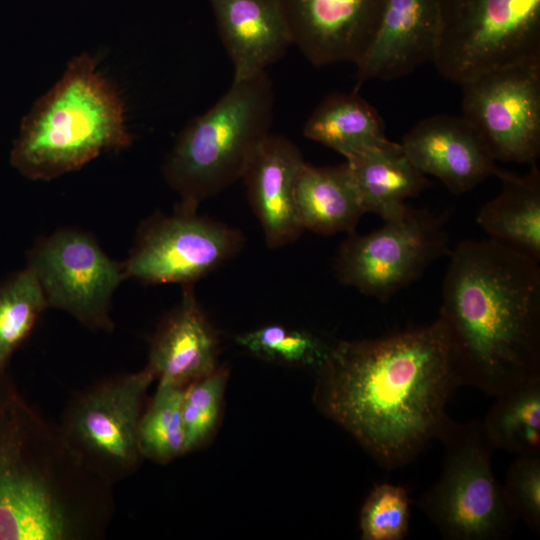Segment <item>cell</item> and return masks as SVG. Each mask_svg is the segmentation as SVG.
<instances>
[{
    "mask_svg": "<svg viewBox=\"0 0 540 540\" xmlns=\"http://www.w3.org/2000/svg\"><path fill=\"white\" fill-rule=\"evenodd\" d=\"M315 372L316 408L387 469L409 464L439 440L459 387L440 317L381 338L334 343Z\"/></svg>",
    "mask_w": 540,
    "mask_h": 540,
    "instance_id": "cell-1",
    "label": "cell"
},
{
    "mask_svg": "<svg viewBox=\"0 0 540 540\" xmlns=\"http://www.w3.org/2000/svg\"><path fill=\"white\" fill-rule=\"evenodd\" d=\"M439 317L457 382L497 396L540 376V266L491 238L451 250Z\"/></svg>",
    "mask_w": 540,
    "mask_h": 540,
    "instance_id": "cell-2",
    "label": "cell"
},
{
    "mask_svg": "<svg viewBox=\"0 0 540 540\" xmlns=\"http://www.w3.org/2000/svg\"><path fill=\"white\" fill-rule=\"evenodd\" d=\"M112 487L0 370V540L102 539Z\"/></svg>",
    "mask_w": 540,
    "mask_h": 540,
    "instance_id": "cell-3",
    "label": "cell"
},
{
    "mask_svg": "<svg viewBox=\"0 0 540 540\" xmlns=\"http://www.w3.org/2000/svg\"><path fill=\"white\" fill-rule=\"evenodd\" d=\"M130 144L122 99L82 53L25 116L10 160L27 178L51 180Z\"/></svg>",
    "mask_w": 540,
    "mask_h": 540,
    "instance_id": "cell-4",
    "label": "cell"
},
{
    "mask_svg": "<svg viewBox=\"0 0 540 540\" xmlns=\"http://www.w3.org/2000/svg\"><path fill=\"white\" fill-rule=\"evenodd\" d=\"M274 94L263 72L233 82L203 115L181 132L163 164V175L179 195L177 207L199 204L242 178L260 144L270 135Z\"/></svg>",
    "mask_w": 540,
    "mask_h": 540,
    "instance_id": "cell-5",
    "label": "cell"
},
{
    "mask_svg": "<svg viewBox=\"0 0 540 540\" xmlns=\"http://www.w3.org/2000/svg\"><path fill=\"white\" fill-rule=\"evenodd\" d=\"M439 440V479L417 504L447 540H506L518 521L492 467L494 447L482 420H450Z\"/></svg>",
    "mask_w": 540,
    "mask_h": 540,
    "instance_id": "cell-6",
    "label": "cell"
},
{
    "mask_svg": "<svg viewBox=\"0 0 540 540\" xmlns=\"http://www.w3.org/2000/svg\"><path fill=\"white\" fill-rule=\"evenodd\" d=\"M540 58V0H438L431 61L462 85L485 72Z\"/></svg>",
    "mask_w": 540,
    "mask_h": 540,
    "instance_id": "cell-7",
    "label": "cell"
},
{
    "mask_svg": "<svg viewBox=\"0 0 540 540\" xmlns=\"http://www.w3.org/2000/svg\"><path fill=\"white\" fill-rule=\"evenodd\" d=\"M154 380L147 367L102 378L74 393L62 414L59 426L73 451L111 485L142 459L138 427Z\"/></svg>",
    "mask_w": 540,
    "mask_h": 540,
    "instance_id": "cell-8",
    "label": "cell"
},
{
    "mask_svg": "<svg viewBox=\"0 0 540 540\" xmlns=\"http://www.w3.org/2000/svg\"><path fill=\"white\" fill-rule=\"evenodd\" d=\"M446 218L447 213L407 206L368 234L349 233L335 257L336 277L367 296L388 300L450 254Z\"/></svg>",
    "mask_w": 540,
    "mask_h": 540,
    "instance_id": "cell-9",
    "label": "cell"
},
{
    "mask_svg": "<svg viewBox=\"0 0 540 540\" xmlns=\"http://www.w3.org/2000/svg\"><path fill=\"white\" fill-rule=\"evenodd\" d=\"M243 244L238 229L176 206L172 214L156 213L141 223L124 271L144 283L193 285L229 262Z\"/></svg>",
    "mask_w": 540,
    "mask_h": 540,
    "instance_id": "cell-10",
    "label": "cell"
},
{
    "mask_svg": "<svg viewBox=\"0 0 540 540\" xmlns=\"http://www.w3.org/2000/svg\"><path fill=\"white\" fill-rule=\"evenodd\" d=\"M30 267L48 304L91 331L114 329L112 297L126 279L123 262L111 259L88 232L61 228L40 238L29 252Z\"/></svg>",
    "mask_w": 540,
    "mask_h": 540,
    "instance_id": "cell-11",
    "label": "cell"
},
{
    "mask_svg": "<svg viewBox=\"0 0 540 540\" xmlns=\"http://www.w3.org/2000/svg\"><path fill=\"white\" fill-rule=\"evenodd\" d=\"M462 87L461 117L495 161L536 163L540 155V58L490 70Z\"/></svg>",
    "mask_w": 540,
    "mask_h": 540,
    "instance_id": "cell-12",
    "label": "cell"
},
{
    "mask_svg": "<svg viewBox=\"0 0 540 540\" xmlns=\"http://www.w3.org/2000/svg\"><path fill=\"white\" fill-rule=\"evenodd\" d=\"M292 41L314 65L354 62L378 25L386 0H280Z\"/></svg>",
    "mask_w": 540,
    "mask_h": 540,
    "instance_id": "cell-13",
    "label": "cell"
},
{
    "mask_svg": "<svg viewBox=\"0 0 540 540\" xmlns=\"http://www.w3.org/2000/svg\"><path fill=\"white\" fill-rule=\"evenodd\" d=\"M401 145L419 171L435 176L456 195L472 190L499 168L483 140L462 117L422 119L404 135Z\"/></svg>",
    "mask_w": 540,
    "mask_h": 540,
    "instance_id": "cell-14",
    "label": "cell"
},
{
    "mask_svg": "<svg viewBox=\"0 0 540 540\" xmlns=\"http://www.w3.org/2000/svg\"><path fill=\"white\" fill-rule=\"evenodd\" d=\"M438 29V0H386L366 50L356 61L359 87L393 80L431 60Z\"/></svg>",
    "mask_w": 540,
    "mask_h": 540,
    "instance_id": "cell-15",
    "label": "cell"
},
{
    "mask_svg": "<svg viewBox=\"0 0 540 540\" xmlns=\"http://www.w3.org/2000/svg\"><path fill=\"white\" fill-rule=\"evenodd\" d=\"M305 163L294 143L270 134L242 176L249 203L270 248L287 245L304 231L296 211L295 184Z\"/></svg>",
    "mask_w": 540,
    "mask_h": 540,
    "instance_id": "cell-16",
    "label": "cell"
},
{
    "mask_svg": "<svg viewBox=\"0 0 540 540\" xmlns=\"http://www.w3.org/2000/svg\"><path fill=\"white\" fill-rule=\"evenodd\" d=\"M218 339L193 285L160 321L149 344L146 367L158 382L185 388L217 368Z\"/></svg>",
    "mask_w": 540,
    "mask_h": 540,
    "instance_id": "cell-17",
    "label": "cell"
},
{
    "mask_svg": "<svg viewBox=\"0 0 540 540\" xmlns=\"http://www.w3.org/2000/svg\"><path fill=\"white\" fill-rule=\"evenodd\" d=\"M209 1L233 63V82L265 72L293 44L280 0Z\"/></svg>",
    "mask_w": 540,
    "mask_h": 540,
    "instance_id": "cell-18",
    "label": "cell"
},
{
    "mask_svg": "<svg viewBox=\"0 0 540 540\" xmlns=\"http://www.w3.org/2000/svg\"><path fill=\"white\" fill-rule=\"evenodd\" d=\"M365 213L383 220L407 207V198L418 196L430 186L428 179L411 162L401 143L385 139L346 159Z\"/></svg>",
    "mask_w": 540,
    "mask_h": 540,
    "instance_id": "cell-19",
    "label": "cell"
},
{
    "mask_svg": "<svg viewBox=\"0 0 540 540\" xmlns=\"http://www.w3.org/2000/svg\"><path fill=\"white\" fill-rule=\"evenodd\" d=\"M295 205L302 228L322 235L355 231L365 213L347 162L305 163L295 184Z\"/></svg>",
    "mask_w": 540,
    "mask_h": 540,
    "instance_id": "cell-20",
    "label": "cell"
},
{
    "mask_svg": "<svg viewBox=\"0 0 540 540\" xmlns=\"http://www.w3.org/2000/svg\"><path fill=\"white\" fill-rule=\"evenodd\" d=\"M501 191L486 202L477 223L489 238L540 262V170L536 163L524 175L498 168Z\"/></svg>",
    "mask_w": 540,
    "mask_h": 540,
    "instance_id": "cell-21",
    "label": "cell"
},
{
    "mask_svg": "<svg viewBox=\"0 0 540 540\" xmlns=\"http://www.w3.org/2000/svg\"><path fill=\"white\" fill-rule=\"evenodd\" d=\"M303 134L346 159L387 139L380 115L357 92L328 96L307 120Z\"/></svg>",
    "mask_w": 540,
    "mask_h": 540,
    "instance_id": "cell-22",
    "label": "cell"
},
{
    "mask_svg": "<svg viewBox=\"0 0 540 540\" xmlns=\"http://www.w3.org/2000/svg\"><path fill=\"white\" fill-rule=\"evenodd\" d=\"M482 426L494 449L517 456L540 453V376L495 396Z\"/></svg>",
    "mask_w": 540,
    "mask_h": 540,
    "instance_id": "cell-23",
    "label": "cell"
},
{
    "mask_svg": "<svg viewBox=\"0 0 540 540\" xmlns=\"http://www.w3.org/2000/svg\"><path fill=\"white\" fill-rule=\"evenodd\" d=\"M183 392L184 388L158 382L139 422L138 446L142 458L167 464L186 454L181 415Z\"/></svg>",
    "mask_w": 540,
    "mask_h": 540,
    "instance_id": "cell-24",
    "label": "cell"
},
{
    "mask_svg": "<svg viewBox=\"0 0 540 540\" xmlns=\"http://www.w3.org/2000/svg\"><path fill=\"white\" fill-rule=\"evenodd\" d=\"M47 308L39 281L28 266L0 287V370L6 369Z\"/></svg>",
    "mask_w": 540,
    "mask_h": 540,
    "instance_id": "cell-25",
    "label": "cell"
},
{
    "mask_svg": "<svg viewBox=\"0 0 540 540\" xmlns=\"http://www.w3.org/2000/svg\"><path fill=\"white\" fill-rule=\"evenodd\" d=\"M236 342L259 358L315 371L322 365L332 346L309 331L279 324L240 334Z\"/></svg>",
    "mask_w": 540,
    "mask_h": 540,
    "instance_id": "cell-26",
    "label": "cell"
},
{
    "mask_svg": "<svg viewBox=\"0 0 540 540\" xmlns=\"http://www.w3.org/2000/svg\"><path fill=\"white\" fill-rule=\"evenodd\" d=\"M229 370L217 367L184 388L181 415L186 453L204 446L219 423Z\"/></svg>",
    "mask_w": 540,
    "mask_h": 540,
    "instance_id": "cell-27",
    "label": "cell"
},
{
    "mask_svg": "<svg viewBox=\"0 0 540 540\" xmlns=\"http://www.w3.org/2000/svg\"><path fill=\"white\" fill-rule=\"evenodd\" d=\"M411 499L405 487L377 484L360 511L362 540H402L409 531Z\"/></svg>",
    "mask_w": 540,
    "mask_h": 540,
    "instance_id": "cell-28",
    "label": "cell"
},
{
    "mask_svg": "<svg viewBox=\"0 0 540 540\" xmlns=\"http://www.w3.org/2000/svg\"><path fill=\"white\" fill-rule=\"evenodd\" d=\"M502 485L517 520L540 535V453L517 456Z\"/></svg>",
    "mask_w": 540,
    "mask_h": 540,
    "instance_id": "cell-29",
    "label": "cell"
}]
</instances>
